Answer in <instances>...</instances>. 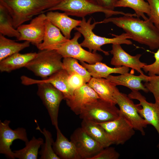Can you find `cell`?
<instances>
[{"label": "cell", "mask_w": 159, "mask_h": 159, "mask_svg": "<svg viewBox=\"0 0 159 159\" xmlns=\"http://www.w3.org/2000/svg\"><path fill=\"white\" fill-rule=\"evenodd\" d=\"M100 23H112L122 28L140 44L148 46L151 50L159 48V30L148 18L142 20L135 13L118 17L105 18Z\"/></svg>", "instance_id": "1"}, {"label": "cell", "mask_w": 159, "mask_h": 159, "mask_svg": "<svg viewBox=\"0 0 159 159\" xmlns=\"http://www.w3.org/2000/svg\"><path fill=\"white\" fill-rule=\"evenodd\" d=\"M61 0H0L12 17L17 29L35 15L44 13L56 6Z\"/></svg>", "instance_id": "2"}, {"label": "cell", "mask_w": 159, "mask_h": 159, "mask_svg": "<svg viewBox=\"0 0 159 159\" xmlns=\"http://www.w3.org/2000/svg\"><path fill=\"white\" fill-rule=\"evenodd\" d=\"M92 18L90 17L86 21L85 17L81 20L80 25L76 27L74 30L80 32L84 38V40L80 43L83 47L87 48L89 51L94 53H97V51L102 52L105 55L108 56L109 52L102 49L101 47L105 44H126L131 45L132 42L129 39H131V37L126 33H123L119 35H114L115 37L108 38L98 36L94 33L93 30L96 25L100 22H94L91 24Z\"/></svg>", "instance_id": "3"}, {"label": "cell", "mask_w": 159, "mask_h": 159, "mask_svg": "<svg viewBox=\"0 0 159 159\" xmlns=\"http://www.w3.org/2000/svg\"><path fill=\"white\" fill-rule=\"evenodd\" d=\"M39 50L25 67L35 75L45 79L64 69L63 57L57 50Z\"/></svg>", "instance_id": "4"}, {"label": "cell", "mask_w": 159, "mask_h": 159, "mask_svg": "<svg viewBox=\"0 0 159 159\" xmlns=\"http://www.w3.org/2000/svg\"><path fill=\"white\" fill-rule=\"evenodd\" d=\"M60 10L68 16H76L82 18L88 15L97 12L104 14L106 18L113 15H122L130 14L122 11L112 10L98 6L90 0H63L57 4L47 10L49 11Z\"/></svg>", "instance_id": "5"}, {"label": "cell", "mask_w": 159, "mask_h": 159, "mask_svg": "<svg viewBox=\"0 0 159 159\" xmlns=\"http://www.w3.org/2000/svg\"><path fill=\"white\" fill-rule=\"evenodd\" d=\"M116 105L100 98L86 105L79 115L80 118L97 123L109 122L120 116Z\"/></svg>", "instance_id": "6"}, {"label": "cell", "mask_w": 159, "mask_h": 159, "mask_svg": "<svg viewBox=\"0 0 159 159\" xmlns=\"http://www.w3.org/2000/svg\"><path fill=\"white\" fill-rule=\"evenodd\" d=\"M116 104L119 107L120 114L132 125L135 130L145 135L144 130L148 123L141 116L138 112L140 105L135 104L132 99L125 94L121 92L117 87L113 95Z\"/></svg>", "instance_id": "7"}, {"label": "cell", "mask_w": 159, "mask_h": 159, "mask_svg": "<svg viewBox=\"0 0 159 159\" xmlns=\"http://www.w3.org/2000/svg\"><path fill=\"white\" fill-rule=\"evenodd\" d=\"M37 95L47 109L52 125L56 129L59 128L58 116L59 107L64 99L63 93L51 84L42 82L37 84Z\"/></svg>", "instance_id": "8"}, {"label": "cell", "mask_w": 159, "mask_h": 159, "mask_svg": "<svg viewBox=\"0 0 159 159\" xmlns=\"http://www.w3.org/2000/svg\"><path fill=\"white\" fill-rule=\"evenodd\" d=\"M81 36V34L77 31L72 39H69L56 50L63 58L72 57L90 64L101 62L103 58L101 55L85 50L79 43L78 40Z\"/></svg>", "instance_id": "9"}, {"label": "cell", "mask_w": 159, "mask_h": 159, "mask_svg": "<svg viewBox=\"0 0 159 159\" xmlns=\"http://www.w3.org/2000/svg\"><path fill=\"white\" fill-rule=\"evenodd\" d=\"M70 138L80 159H91L104 148L81 127L74 130Z\"/></svg>", "instance_id": "10"}, {"label": "cell", "mask_w": 159, "mask_h": 159, "mask_svg": "<svg viewBox=\"0 0 159 159\" xmlns=\"http://www.w3.org/2000/svg\"><path fill=\"white\" fill-rule=\"evenodd\" d=\"M98 123L105 130L114 144L116 145L124 144L135 133V130L132 126L120 114L114 120Z\"/></svg>", "instance_id": "11"}, {"label": "cell", "mask_w": 159, "mask_h": 159, "mask_svg": "<svg viewBox=\"0 0 159 159\" xmlns=\"http://www.w3.org/2000/svg\"><path fill=\"white\" fill-rule=\"evenodd\" d=\"M46 15H38L27 24H22L16 29L20 33L17 40L27 41L36 46L43 40L45 29Z\"/></svg>", "instance_id": "12"}, {"label": "cell", "mask_w": 159, "mask_h": 159, "mask_svg": "<svg viewBox=\"0 0 159 159\" xmlns=\"http://www.w3.org/2000/svg\"><path fill=\"white\" fill-rule=\"evenodd\" d=\"M10 121L6 120L2 122L0 120V153L8 158H15L14 152L10 147L14 140L17 139L27 142L29 140L26 129L18 127L13 130L9 126Z\"/></svg>", "instance_id": "13"}, {"label": "cell", "mask_w": 159, "mask_h": 159, "mask_svg": "<svg viewBox=\"0 0 159 159\" xmlns=\"http://www.w3.org/2000/svg\"><path fill=\"white\" fill-rule=\"evenodd\" d=\"M69 74L64 69H61L47 78L41 80L32 79L25 76L21 77L22 84L25 85L37 84L45 82L52 84L63 94L65 100L70 99L73 95L74 90L68 82Z\"/></svg>", "instance_id": "14"}, {"label": "cell", "mask_w": 159, "mask_h": 159, "mask_svg": "<svg viewBox=\"0 0 159 159\" xmlns=\"http://www.w3.org/2000/svg\"><path fill=\"white\" fill-rule=\"evenodd\" d=\"M131 99L140 102L138 112L148 125H152L157 131L159 138V101L154 103L148 102L146 98L137 90H132L128 95ZM157 147L159 148V140Z\"/></svg>", "instance_id": "15"}, {"label": "cell", "mask_w": 159, "mask_h": 159, "mask_svg": "<svg viewBox=\"0 0 159 159\" xmlns=\"http://www.w3.org/2000/svg\"><path fill=\"white\" fill-rule=\"evenodd\" d=\"M120 44H112V49L110 51L113 55L110 61L111 64L116 67L124 66L136 70L140 74H144L142 71L143 67L147 64L141 62L140 58L141 54L132 56L126 52Z\"/></svg>", "instance_id": "16"}, {"label": "cell", "mask_w": 159, "mask_h": 159, "mask_svg": "<svg viewBox=\"0 0 159 159\" xmlns=\"http://www.w3.org/2000/svg\"><path fill=\"white\" fill-rule=\"evenodd\" d=\"M100 98L87 83L75 90L73 97L66 100L67 105L75 114L79 115L87 104Z\"/></svg>", "instance_id": "17"}, {"label": "cell", "mask_w": 159, "mask_h": 159, "mask_svg": "<svg viewBox=\"0 0 159 159\" xmlns=\"http://www.w3.org/2000/svg\"><path fill=\"white\" fill-rule=\"evenodd\" d=\"M69 39L62 34L60 30L47 18L42 42L36 47L39 50H57Z\"/></svg>", "instance_id": "18"}, {"label": "cell", "mask_w": 159, "mask_h": 159, "mask_svg": "<svg viewBox=\"0 0 159 159\" xmlns=\"http://www.w3.org/2000/svg\"><path fill=\"white\" fill-rule=\"evenodd\" d=\"M46 15L47 18L58 28L68 39L71 38L72 31L78 26L81 21V20L71 18L65 12L49 11Z\"/></svg>", "instance_id": "19"}, {"label": "cell", "mask_w": 159, "mask_h": 159, "mask_svg": "<svg viewBox=\"0 0 159 159\" xmlns=\"http://www.w3.org/2000/svg\"><path fill=\"white\" fill-rule=\"evenodd\" d=\"M127 72L117 76L109 75L106 78L115 85H122L128 87L132 91L142 90L147 93L149 91L143 84L142 82L146 81L147 75L140 74L136 76L132 73Z\"/></svg>", "instance_id": "20"}, {"label": "cell", "mask_w": 159, "mask_h": 159, "mask_svg": "<svg viewBox=\"0 0 159 159\" xmlns=\"http://www.w3.org/2000/svg\"><path fill=\"white\" fill-rule=\"evenodd\" d=\"M57 130V138L54 142V151L60 158L63 159H80L73 143L63 135L58 128Z\"/></svg>", "instance_id": "21"}, {"label": "cell", "mask_w": 159, "mask_h": 159, "mask_svg": "<svg viewBox=\"0 0 159 159\" xmlns=\"http://www.w3.org/2000/svg\"><path fill=\"white\" fill-rule=\"evenodd\" d=\"M87 83L100 99L117 104L113 96L116 86L113 82L106 78L92 77Z\"/></svg>", "instance_id": "22"}, {"label": "cell", "mask_w": 159, "mask_h": 159, "mask_svg": "<svg viewBox=\"0 0 159 159\" xmlns=\"http://www.w3.org/2000/svg\"><path fill=\"white\" fill-rule=\"evenodd\" d=\"M36 52L25 54L16 53L0 61L1 72H10L22 67L26 64L36 56Z\"/></svg>", "instance_id": "23"}, {"label": "cell", "mask_w": 159, "mask_h": 159, "mask_svg": "<svg viewBox=\"0 0 159 159\" xmlns=\"http://www.w3.org/2000/svg\"><path fill=\"white\" fill-rule=\"evenodd\" d=\"M81 127L104 148L114 144L105 130L98 123L83 119L81 122Z\"/></svg>", "instance_id": "24"}, {"label": "cell", "mask_w": 159, "mask_h": 159, "mask_svg": "<svg viewBox=\"0 0 159 159\" xmlns=\"http://www.w3.org/2000/svg\"><path fill=\"white\" fill-rule=\"evenodd\" d=\"M80 64L85 67L90 74L92 77L95 78H106L112 73L120 74L128 72L129 67L122 66L111 67L101 62L90 64L84 62H80Z\"/></svg>", "instance_id": "25"}, {"label": "cell", "mask_w": 159, "mask_h": 159, "mask_svg": "<svg viewBox=\"0 0 159 159\" xmlns=\"http://www.w3.org/2000/svg\"><path fill=\"white\" fill-rule=\"evenodd\" d=\"M30 43L27 41L17 42L0 34V61L28 47Z\"/></svg>", "instance_id": "26"}, {"label": "cell", "mask_w": 159, "mask_h": 159, "mask_svg": "<svg viewBox=\"0 0 159 159\" xmlns=\"http://www.w3.org/2000/svg\"><path fill=\"white\" fill-rule=\"evenodd\" d=\"M44 143L42 138H36L33 137L29 141L25 143L26 146L24 148L13 151L15 158L19 159H37L39 149Z\"/></svg>", "instance_id": "27"}, {"label": "cell", "mask_w": 159, "mask_h": 159, "mask_svg": "<svg viewBox=\"0 0 159 159\" xmlns=\"http://www.w3.org/2000/svg\"><path fill=\"white\" fill-rule=\"evenodd\" d=\"M0 34L9 37H15L16 39L20 33L13 25L12 17L7 9L0 4Z\"/></svg>", "instance_id": "28"}, {"label": "cell", "mask_w": 159, "mask_h": 159, "mask_svg": "<svg viewBox=\"0 0 159 159\" xmlns=\"http://www.w3.org/2000/svg\"><path fill=\"white\" fill-rule=\"evenodd\" d=\"M115 7H129L135 11L138 18H142L143 20L148 19L145 15L146 14L149 16L150 14V8L147 2L144 0H119L116 3Z\"/></svg>", "instance_id": "29"}, {"label": "cell", "mask_w": 159, "mask_h": 159, "mask_svg": "<svg viewBox=\"0 0 159 159\" xmlns=\"http://www.w3.org/2000/svg\"><path fill=\"white\" fill-rule=\"evenodd\" d=\"M62 62L64 69L69 75L76 74L81 76L86 83L92 77L87 70L80 64L77 59L70 57L63 58Z\"/></svg>", "instance_id": "30"}, {"label": "cell", "mask_w": 159, "mask_h": 159, "mask_svg": "<svg viewBox=\"0 0 159 159\" xmlns=\"http://www.w3.org/2000/svg\"><path fill=\"white\" fill-rule=\"evenodd\" d=\"M37 124L36 129L39 130L44 135L45 142L41 146V149L39 152L41 159H60V158L55 153L53 148L54 141L51 132L44 128L43 130H41L37 124V121L35 120Z\"/></svg>", "instance_id": "31"}, {"label": "cell", "mask_w": 159, "mask_h": 159, "mask_svg": "<svg viewBox=\"0 0 159 159\" xmlns=\"http://www.w3.org/2000/svg\"><path fill=\"white\" fill-rule=\"evenodd\" d=\"M145 87L153 95L155 101H159V75L146 76Z\"/></svg>", "instance_id": "32"}, {"label": "cell", "mask_w": 159, "mask_h": 159, "mask_svg": "<svg viewBox=\"0 0 159 159\" xmlns=\"http://www.w3.org/2000/svg\"><path fill=\"white\" fill-rule=\"evenodd\" d=\"M150 8L149 19L159 30V0H147Z\"/></svg>", "instance_id": "33"}, {"label": "cell", "mask_w": 159, "mask_h": 159, "mask_svg": "<svg viewBox=\"0 0 159 159\" xmlns=\"http://www.w3.org/2000/svg\"><path fill=\"white\" fill-rule=\"evenodd\" d=\"M110 146L103 148L91 159H118L120 153L115 148Z\"/></svg>", "instance_id": "34"}, {"label": "cell", "mask_w": 159, "mask_h": 159, "mask_svg": "<svg viewBox=\"0 0 159 159\" xmlns=\"http://www.w3.org/2000/svg\"><path fill=\"white\" fill-rule=\"evenodd\" d=\"M155 59L153 63L145 65L142 69L145 73H148L149 76L159 75V48L154 53Z\"/></svg>", "instance_id": "35"}, {"label": "cell", "mask_w": 159, "mask_h": 159, "mask_svg": "<svg viewBox=\"0 0 159 159\" xmlns=\"http://www.w3.org/2000/svg\"><path fill=\"white\" fill-rule=\"evenodd\" d=\"M68 82L74 90L86 83L81 76L76 74L69 75Z\"/></svg>", "instance_id": "36"}, {"label": "cell", "mask_w": 159, "mask_h": 159, "mask_svg": "<svg viewBox=\"0 0 159 159\" xmlns=\"http://www.w3.org/2000/svg\"><path fill=\"white\" fill-rule=\"evenodd\" d=\"M95 4L102 7L114 10L115 5L119 0H90Z\"/></svg>", "instance_id": "37"}, {"label": "cell", "mask_w": 159, "mask_h": 159, "mask_svg": "<svg viewBox=\"0 0 159 159\" xmlns=\"http://www.w3.org/2000/svg\"><path fill=\"white\" fill-rule=\"evenodd\" d=\"M61 1L63 0H61Z\"/></svg>", "instance_id": "38"}]
</instances>
